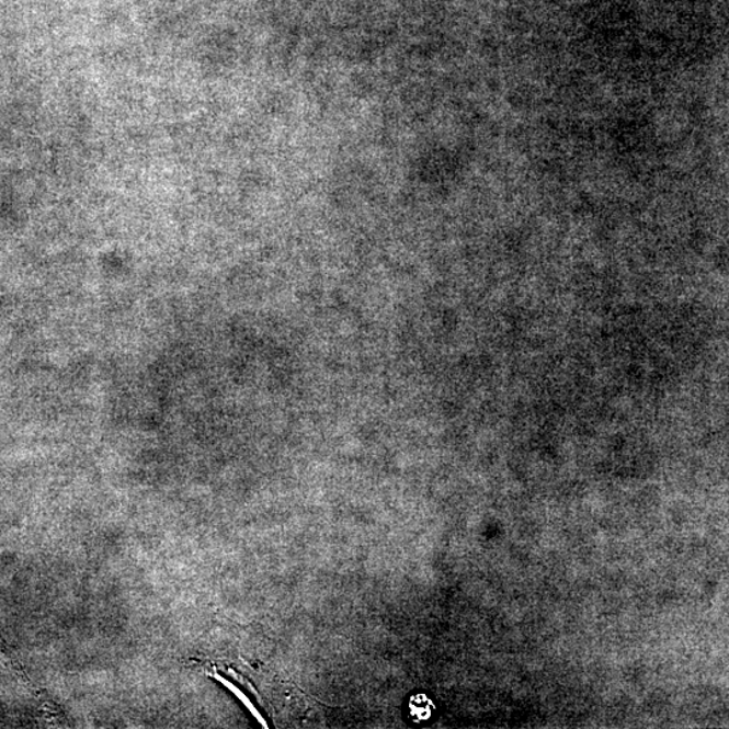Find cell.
<instances>
[{
  "label": "cell",
  "instance_id": "6da1fadb",
  "mask_svg": "<svg viewBox=\"0 0 729 729\" xmlns=\"http://www.w3.org/2000/svg\"><path fill=\"white\" fill-rule=\"evenodd\" d=\"M434 705L425 694H415L410 699V714L413 720H429L433 715Z\"/></svg>",
  "mask_w": 729,
  "mask_h": 729
},
{
  "label": "cell",
  "instance_id": "7a4b0ae2",
  "mask_svg": "<svg viewBox=\"0 0 729 729\" xmlns=\"http://www.w3.org/2000/svg\"><path fill=\"white\" fill-rule=\"evenodd\" d=\"M215 679H218V680L221 682V684L226 685L227 687H229V690H231L232 692H235V694H237V696H238L239 698L242 699L243 704L247 705V707H248L250 710L253 711V715L257 717V719H259V720L261 721V725L264 726V727H266L265 721H264V719H262V717L259 715V711L255 710V708L253 707V705L250 704L249 698H248L247 696H244V694H242L241 691L238 690V687H236L235 685L230 684V682H227L225 679H221V676H219V675H215Z\"/></svg>",
  "mask_w": 729,
  "mask_h": 729
}]
</instances>
